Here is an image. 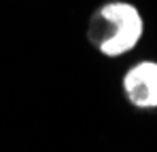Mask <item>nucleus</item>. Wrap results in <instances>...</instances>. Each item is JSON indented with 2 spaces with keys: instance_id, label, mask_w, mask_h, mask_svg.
<instances>
[{
  "instance_id": "1",
  "label": "nucleus",
  "mask_w": 157,
  "mask_h": 152,
  "mask_svg": "<svg viewBox=\"0 0 157 152\" xmlns=\"http://www.w3.org/2000/svg\"><path fill=\"white\" fill-rule=\"evenodd\" d=\"M147 32L142 11L130 0L102 2L87 21V40L102 57L119 59L138 49Z\"/></svg>"
},
{
  "instance_id": "2",
  "label": "nucleus",
  "mask_w": 157,
  "mask_h": 152,
  "mask_svg": "<svg viewBox=\"0 0 157 152\" xmlns=\"http://www.w3.org/2000/svg\"><path fill=\"white\" fill-rule=\"evenodd\" d=\"M121 89L132 108L151 112L157 110V59H140L121 76Z\"/></svg>"
}]
</instances>
